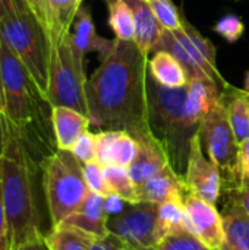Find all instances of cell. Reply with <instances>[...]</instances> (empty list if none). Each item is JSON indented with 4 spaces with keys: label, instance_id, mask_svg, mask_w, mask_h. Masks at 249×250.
<instances>
[{
    "label": "cell",
    "instance_id": "obj_35",
    "mask_svg": "<svg viewBox=\"0 0 249 250\" xmlns=\"http://www.w3.org/2000/svg\"><path fill=\"white\" fill-rule=\"evenodd\" d=\"M239 167L242 176L249 177V139L239 142Z\"/></svg>",
    "mask_w": 249,
    "mask_h": 250
},
{
    "label": "cell",
    "instance_id": "obj_40",
    "mask_svg": "<svg viewBox=\"0 0 249 250\" xmlns=\"http://www.w3.org/2000/svg\"><path fill=\"white\" fill-rule=\"evenodd\" d=\"M0 250H12L10 249V243H9L7 237L6 239H0Z\"/></svg>",
    "mask_w": 249,
    "mask_h": 250
},
{
    "label": "cell",
    "instance_id": "obj_25",
    "mask_svg": "<svg viewBox=\"0 0 249 250\" xmlns=\"http://www.w3.org/2000/svg\"><path fill=\"white\" fill-rule=\"evenodd\" d=\"M109 6V23L117 40L134 41L135 21L131 6L126 0H106Z\"/></svg>",
    "mask_w": 249,
    "mask_h": 250
},
{
    "label": "cell",
    "instance_id": "obj_19",
    "mask_svg": "<svg viewBox=\"0 0 249 250\" xmlns=\"http://www.w3.org/2000/svg\"><path fill=\"white\" fill-rule=\"evenodd\" d=\"M148 75L166 88H183L189 83V76L181 62L164 50L154 51L148 59Z\"/></svg>",
    "mask_w": 249,
    "mask_h": 250
},
{
    "label": "cell",
    "instance_id": "obj_30",
    "mask_svg": "<svg viewBox=\"0 0 249 250\" xmlns=\"http://www.w3.org/2000/svg\"><path fill=\"white\" fill-rule=\"evenodd\" d=\"M222 195H225V201L236 204L249 217V177L242 176L238 183L223 188Z\"/></svg>",
    "mask_w": 249,
    "mask_h": 250
},
{
    "label": "cell",
    "instance_id": "obj_23",
    "mask_svg": "<svg viewBox=\"0 0 249 250\" xmlns=\"http://www.w3.org/2000/svg\"><path fill=\"white\" fill-rule=\"evenodd\" d=\"M222 97L226 104L229 122L238 142L249 139V107L244 97V89L235 88L229 83L222 91Z\"/></svg>",
    "mask_w": 249,
    "mask_h": 250
},
{
    "label": "cell",
    "instance_id": "obj_31",
    "mask_svg": "<svg viewBox=\"0 0 249 250\" xmlns=\"http://www.w3.org/2000/svg\"><path fill=\"white\" fill-rule=\"evenodd\" d=\"M72 154L82 164L97 161V138H95V133L87 130L73 145Z\"/></svg>",
    "mask_w": 249,
    "mask_h": 250
},
{
    "label": "cell",
    "instance_id": "obj_5",
    "mask_svg": "<svg viewBox=\"0 0 249 250\" xmlns=\"http://www.w3.org/2000/svg\"><path fill=\"white\" fill-rule=\"evenodd\" d=\"M43 188L51 227L66 221L90 193L84 164L72 151L57 149L41 166Z\"/></svg>",
    "mask_w": 249,
    "mask_h": 250
},
{
    "label": "cell",
    "instance_id": "obj_16",
    "mask_svg": "<svg viewBox=\"0 0 249 250\" xmlns=\"http://www.w3.org/2000/svg\"><path fill=\"white\" fill-rule=\"evenodd\" d=\"M132 9L135 21V38L134 42L145 54L151 56L160 42L163 35V26L156 18L148 0H126Z\"/></svg>",
    "mask_w": 249,
    "mask_h": 250
},
{
    "label": "cell",
    "instance_id": "obj_3",
    "mask_svg": "<svg viewBox=\"0 0 249 250\" xmlns=\"http://www.w3.org/2000/svg\"><path fill=\"white\" fill-rule=\"evenodd\" d=\"M186 86L166 88L150 75L147 79L148 113L153 133L166 148L172 167L185 174L191 141L200 130L186 116Z\"/></svg>",
    "mask_w": 249,
    "mask_h": 250
},
{
    "label": "cell",
    "instance_id": "obj_12",
    "mask_svg": "<svg viewBox=\"0 0 249 250\" xmlns=\"http://www.w3.org/2000/svg\"><path fill=\"white\" fill-rule=\"evenodd\" d=\"M136 142L138 154L134 163L128 167V171L135 185L141 186L147 180L154 177L157 173H160L163 168L172 164L166 152V148L154 133L141 136L136 139Z\"/></svg>",
    "mask_w": 249,
    "mask_h": 250
},
{
    "label": "cell",
    "instance_id": "obj_32",
    "mask_svg": "<svg viewBox=\"0 0 249 250\" xmlns=\"http://www.w3.org/2000/svg\"><path fill=\"white\" fill-rule=\"evenodd\" d=\"M214 31L229 42H235L242 37L245 31V25L241 21V18H238L236 15H227L216 23Z\"/></svg>",
    "mask_w": 249,
    "mask_h": 250
},
{
    "label": "cell",
    "instance_id": "obj_6",
    "mask_svg": "<svg viewBox=\"0 0 249 250\" xmlns=\"http://www.w3.org/2000/svg\"><path fill=\"white\" fill-rule=\"evenodd\" d=\"M72 32L50 40L48 94L51 107H69L88 116L84 60L72 45Z\"/></svg>",
    "mask_w": 249,
    "mask_h": 250
},
{
    "label": "cell",
    "instance_id": "obj_1",
    "mask_svg": "<svg viewBox=\"0 0 249 250\" xmlns=\"http://www.w3.org/2000/svg\"><path fill=\"white\" fill-rule=\"evenodd\" d=\"M148 59L134 41L113 40L85 85L91 126L125 130L135 139L153 133L147 95Z\"/></svg>",
    "mask_w": 249,
    "mask_h": 250
},
{
    "label": "cell",
    "instance_id": "obj_26",
    "mask_svg": "<svg viewBox=\"0 0 249 250\" xmlns=\"http://www.w3.org/2000/svg\"><path fill=\"white\" fill-rule=\"evenodd\" d=\"M160 218L167 229V233L176 230H189L192 231L189 218L186 215L183 201H169L160 205ZM194 233V231H192Z\"/></svg>",
    "mask_w": 249,
    "mask_h": 250
},
{
    "label": "cell",
    "instance_id": "obj_9",
    "mask_svg": "<svg viewBox=\"0 0 249 250\" xmlns=\"http://www.w3.org/2000/svg\"><path fill=\"white\" fill-rule=\"evenodd\" d=\"M183 177L192 193L205 199L207 202L214 205L217 204L222 196V173L217 164L207 157L200 132H197L191 141V149Z\"/></svg>",
    "mask_w": 249,
    "mask_h": 250
},
{
    "label": "cell",
    "instance_id": "obj_4",
    "mask_svg": "<svg viewBox=\"0 0 249 250\" xmlns=\"http://www.w3.org/2000/svg\"><path fill=\"white\" fill-rule=\"evenodd\" d=\"M0 38L19 59L38 91L47 100L50 40L45 26L25 0H13L9 12L0 19Z\"/></svg>",
    "mask_w": 249,
    "mask_h": 250
},
{
    "label": "cell",
    "instance_id": "obj_33",
    "mask_svg": "<svg viewBox=\"0 0 249 250\" xmlns=\"http://www.w3.org/2000/svg\"><path fill=\"white\" fill-rule=\"evenodd\" d=\"M91 250H132L122 239H119L116 234L110 233L104 237L95 239L92 243Z\"/></svg>",
    "mask_w": 249,
    "mask_h": 250
},
{
    "label": "cell",
    "instance_id": "obj_2",
    "mask_svg": "<svg viewBox=\"0 0 249 250\" xmlns=\"http://www.w3.org/2000/svg\"><path fill=\"white\" fill-rule=\"evenodd\" d=\"M37 167L25 145L7 132L0 149V185L10 249L43 234L32 185Z\"/></svg>",
    "mask_w": 249,
    "mask_h": 250
},
{
    "label": "cell",
    "instance_id": "obj_43",
    "mask_svg": "<svg viewBox=\"0 0 249 250\" xmlns=\"http://www.w3.org/2000/svg\"><path fill=\"white\" fill-rule=\"evenodd\" d=\"M236 1H238V0H236Z\"/></svg>",
    "mask_w": 249,
    "mask_h": 250
},
{
    "label": "cell",
    "instance_id": "obj_24",
    "mask_svg": "<svg viewBox=\"0 0 249 250\" xmlns=\"http://www.w3.org/2000/svg\"><path fill=\"white\" fill-rule=\"evenodd\" d=\"M104 177L107 182V186L113 196H117L123 199L126 204H138V186L132 180L128 168L117 167V166H106L103 167Z\"/></svg>",
    "mask_w": 249,
    "mask_h": 250
},
{
    "label": "cell",
    "instance_id": "obj_11",
    "mask_svg": "<svg viewBox=\"0 0 249 250\" xmlns=\"http://www.w3.org/2000/svg\"><path fill=\"white\" fill-rule=\"evenodd\" d=\"M97 138V163L103 167L117 166L128 168L136 154V139L125 130H100Z\"/></svg>",
    "mask_w": 249,
    "mask_h": 250
},
{
    "label": "cell",
    "instance_id": "obj_10",
    "mask_svg": "<svg viewBox=\"0 0 249 250\" xmlns=\"http://www.w3.org/2000/svg\"><path fill=\"white\" fill-rule=\"evenodd\" d=\"M183 207L192 231L213 250H223L226 243L223 215L214 204L197 196L191 190L183 198Z\"/></svg>",
    "mask_w": 249,
    "mask_h": 250
},
{
    "label": "cell",
    "instance_id": "obj_38",
    "mask_svg": "<svg viewBox=\"0 0 249 250\" xmlns=\"http://www.w3.org/2000/svg\"><path fill=\"white\" fill-rule=\"evenodd\" d=\"M12 4H13V0H0V19L9 12Z\"/></svg>",
    "mask_w": 249,
    "mask_h": 250
},
{
    "label": "cell",
    "instance_id": "obj_27",
    "mask_svg": "<svg viewBox=\"0 0 249 250\" xmlns=\"http://www.w3.org/2000/svg\"><path fill=\"white\" fill-rule=\"evenodd\" d=\"M157 250H213L195 233L189 230H176L167 233L157 246Z\"/></svg>",
    "mask_w": 249,
    "mask_h": 250
},
{
    "label": "cell",
    "instance_id": "obj_34",
    "mask_svg": "<svg viewBox=\"0 0 249 250\" xmlns=\"http://www.w3.org/2000/svg\"><path fill=\"white\" fill-rule=\"evenodd\" d=\"M26 4L31 7L34 15L38 18V21L45 26H48V13H47V0H25Z\"/></svg>",
    "mask_w": 249,
    "mask_h": 250
},
{
    "label": "cell",
    "instance_id": "obj_13",
    "mask_svg": "<svg viewBox=\"0 0 249 250\" xmlns=\"http://www.w3.org/2000/svg\"><path fill=\"white\" fill-rule=\"evenodd\" d=\"M189 188L185 177L179 174L172 166H167L154 177L138 186L139 202H150L161 205L169 201H183Z\"/></svg>",
    "mask_w": 249,
    "mask_h": 250
},
{
    "label": "cell",
    "instance_id": "obj_29",
    "mask_svg": "<svg viewBox=\"0 0 249 250\" xmlns=\"http://www.w3.org/2000/svg\"><path fill=\"white\" fill-rule=\"evenodd\" d=\"M84 176H85V182L91 192L101 195L104 198L112 196V192H110L106 177H104L103 166H100L97 161L84 164Z\"/></svg>",
    "mask_w": 249,
    "mask_h": 250
},
{
    "label": "cell",
    "instance_id": "obj_41",
    "mask_svg": "<svg viewBox=\"0 0 249 250\" xmlns=\"http://www.w3.org/2000/svg\"><path fill=\"white\" fill-rule=\"evenodd\" d=\"M244 91L249 92V70H248V73H247V76H245V85H244Z\"/></svg>",
    "mask_w": 249,
    "mask_h": 250
},
{
    "label": "cell",
    "instance_id": "obj_22",
    "mask_svg": "<svg viewBox=\"0 0 249 250\" xmlns=\"http://www.w3.org/2000/svg\"><path fill=\"white\" fill-rule=\"evenodd\" d=\"M84 0H47L48 40L70 34Z\"/></svg>",
    "mask_w": 249,
    "mask_h": 250
},
{
    "label": "cell",
    "instance_id": "obj_42",
    "mask_svg": "<svg viewBox=\"0 0 249 250\" xmlns=\"http://www.w3.org/2000/svg\"><path fill=\"white\" fill-rule=\"evenodd\" d=\"M244 97H245V100H247V104H248V107H249V92L244 91Z\"/></svg>",
    "mask_w": 249,
    "mask_h": 250
},
{
    "label": "cell",
    "instance_id": "obj_39",
    "mask_svg": "<svg viewBox=\"0 0 249 250\" xmlns=\"http://www.w3.org/2000/svg\"><path fill=\"white\" fill-rule=\"evenodd\" d=\"M0 119L4 120V94H3V83H1V73H0Z\"/></svg>",
    "mask_w": 249,
    "mask_h": 250
},
{
    "label": "cell",
    "instance_id": "obj_18",
    "mask_svg": "<svg viewBox=\"0 0 249 250\" xmlns=\"http://www.w3.org/2000/svg\"><path fill=\"white\" fill-rule=\"evenodd\" d=\"M73 26L75 29L70 35L72 45L82 59H85V56L91 51L98 53V56L101 57L109 51L113 44V40H106L97 34L91 12L85 6L79 9Z\"/></svg>",
    "mask_w": 249,
    "mask_h": 250
},
{
    "label": "cell",
    "instance_id": "obj_20",
    "mask_svg": "<svg viewBox=\"0 0 249 250\" xmlns=\"http://www.w3.org/2000/svg\"><path fill=\"white\" fill-rule=\"evenodd\" d=\"M223 223L226 243L223 250H249V217L233 202L225 201Z\"/></svg>",
    "mask_w": 249,
    "mask_h": 250
},
{
    "label": "cell",
    "instance_id": "obj_36",
    "mask_svg": "<svg viewBox=\"0 0 249 250\" xmlns=\"http://www.w3.org/2000/svg\"><path fill=\"white\" fill-rule=\"evenodd\" d=\"M12 250H47L45 245H44V234L37 236L34 239H29V240L23 242L22 245H19L18 248Z\"/></svg>",
    "mask_w": 249,
    "mask_h": 250
},
{
    "label": "cell",
    "instance_id": "obj_15",
    "mask_svg": "<svg viewBox=\"0 0 249 250\" xmlns=\"http://www.w3.org/2000/svg\"><path fill=\"white\" fill-rule=\"evenodd\" d=\"M51 125L57 149L72 151L76 141L90 130V117L69 107H53L51 108Z\"/></svg>",
    "mask_w": 249,
    "mask_h": 250
},
{
    "label": "cell",
    "instance_id": "obj_14",
    "mask_svg": "<svg viewBox=\"0 0 249 250\" xmlns=\"http://www.w3.org/2000/svg\"><path fill=\"white\" fill-rule=\"evenodd\" d=\"M109 212L106 209V198L90 190L79 208L66 218V224L75 226L95 239L109 234Z\"/></svg>",
    "mask_w": 249,
    "mask_h": 250
},
{
    "label": "cell",
    "instance_id": "obj_8",
    "mask_svg": "<svg viewBox=\"0 0 249 250\" xmlns=\"http://www.w3.org/2000/svg\"><path fill=\"white\" fill-rule=\"evenodd\" d=\"M107 227L132 250H157L167 234L160 218V205L150 202L128 204L122 212L109 218Z\"/></svg>",
    "mask_w": 249,
    "mask_h": 250
},
{
    "label": "cell",
    "instance_id": "obj_17",
    "mask_svg": "<svg viewBox=\"0 0 249 250\" xmlns=\"http://www.w3.org/2000/svg\"><path fill=\"white\" fill-rule=\"evenodd\" d=\"M222 98V88L213 81L189 79L186 88V116L200 129L204 116Z\"/></svg>",
    "mask_w": 249,
    "mask_h": 250
},
{
    "label": "cell",
    "instance_id": "obj_37",
    "mask_svg": "<svg viewBox=\"0 0 249 250\" xmlns=\"http://www.w3.org/2000/svg\"><path fill=\"white\" fill-rule=\"evenodd\" d=\"M7 237V221H6V211L3 205V195H1V185H0V239Z\"/></svg>",
    "mask_w": 249,
    "mask_h": 250
},
{
    "label": "cell",
    "instance_id": "obj_21",
    "mask_svg": "<svg viewBox=\"0 0 249 250\" xmlns=\"http://www.w3.org/2000/svg\"><path fill=\"white\" fill-rule=\"evenodd\" d=\"M94 242V236L66 223L51 227L50 233L44 234L47 250H91Z\"/></svg>",
    "mask_w": 249,
    "mask_h": 250
},
{
    "label": "cell",
    "instance_id": "obj_28",
    "mask_svg": "<svg viewBox=\"0 0 249 250\" xmlns=\"http://www.w3.org/2000/svg\"><path fill=\"white\" fill-rule=\"evenodd\" d=\"M148 3L163 29L176 31L183 28L186 21L182 18L179 9L173 4L172 0H148Z\"/></svg>",
    "mask_w": 249,
    "mask_h": 250
},
{
    "label": "cell",
    "instance_id": "obj_7",
    "mask_svg": "<svg viewBox=\"0 0 249 250\" xmlns=\"http://www.w3.org/2000/svg\"><path fill=\"white\" fill-rule=\"evenodd\" d=\"M198 132L207 157L217 164L222 173V189L238 183L242 177L239 142L230 126L223 97L204 116Z\"/></svg>",
    "mask_w": 249,
    "mask_h": 250
}]
</instances>
